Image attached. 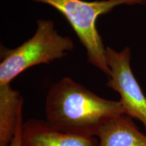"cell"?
<instances>
[{
	"label": "cell",
	"instance_id": "8",
	"mask_svg": "<svg viewBox=\"0 0 146 146\" xmlns=\"http://www.w3.org/2000/svg\"><path fill=\"white\" fill-rule=\"evenodd\" d=\"M23 124L18 126L17 131H16L15 136L12 140V143H10V146H21V130Z\"/></svg>",
	"mask_w": 146,
	"mask_h": 146
},
{
	"label": "cell",
	"instance_id": "3",
	"mask_svg": "<svg viewBox=\"0 0 146 146\" xmlns=\"http://www.w3.org/2000/svg\"><path fill=\"white\" fill-rule=\"evenodd\" d=\"M32 37L14 49L1 46L0 84H10L16 76L34 66L50 64L74 48L69 36L60 35L52 20L38 19Z\"/></svg>",
	"mask_w": 146,
	"mask_h": 146
},
{
	"label": "cell",
	"instance_id": "4",
	"mask_svg": "<svg viewBox=\"0 0 146 146\" xmlns=\"http://www.w3.org/2000/svg\"><path fill=\"white\" fill-rule=\"evenodd\" d=\"M106 54L110 70L106 86L120 95L125 114L139 120L146 129V97L131 70L130 48L118 52L106 47Z\"/></svg>",
	"mask_w": 146,
	"mask_h": 146
},
{
	"label": "cell",
	"instance_id": "1",
	"mask_svg": "<svg viewBox=\"0 0 146 146\" xmlns=\"http://www.w3.org/2000/svg\"><path fill=\"white\" fill-rule=\"evenodd\" d=\"M45 114V120L56 130L95 137L104 124L125 112L120 100L104 99L72 78L64 77L49 89Z\"/></svg>",
	"mask_w": 146,
	"mask_h": 146
},
{
	"label": "cell",
	"instance_id": "2",
	"mask_svg": "<svg viewBox=\"0 0 146 146\" xmlns=\"http://www.w3.org/2000/svg\"><path fill=\"white\" fill-rule=\"evenodd\" d=\"M50 5L63 15L76 33L87 51V60L104 72L110 74L106 59V47L98 31L96 22L99 16L110 13L121 5H144L146 0H29Z\"/></svg>",
	"mask_w": 146,
	"mask_h": 146
},
{
	"label": "cell",
	"instance_id": "5",
	"mask_svg": "<svg viewBox=\"0 0 146 146\" xmlns=\"http://www.w3.org/2000/svg\"><path fill=\"white\" fill-rule=\"evenodd\" d=\"M98 139L59 131L46 120L29 119L23 124L21 146H96Z\"/></svg>",
	"mask_w": 146,
	"mask_h": 146
},
{
	"label": "cell",
	"instance_id": "6",
	"mask_svg": "<svg viewBox=\"0 0 146 146\" xmlns=\"http://www.w3.org/2000/svg\"><path fill=\"white\" fill-rule=\"evenodd\" d=\"M126 114L112 118L100 128L96 146H146V135Z\"/></svg>",
	"mask_w": 146,
	"mask_h": 146
},
{
	"label": "cell",
	"instance_id": "7",
	"mask_svg": "<svg viewBox=\"0 0 146 146\" xmlns=\"http://www.w3.org/2000/svg\"><path fill=\"white\" fill-rule=\"evenodd\" d=\"M23 98L10 84H0V146H10L23 124Z\"/></svg>",
	"mask_w": 146,
	"mask_h": 146
}]
</instances>
